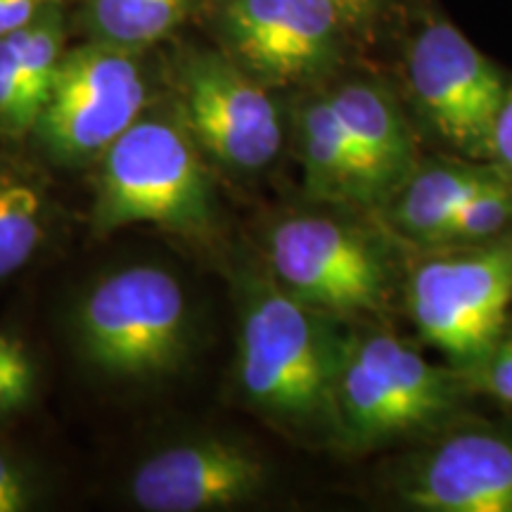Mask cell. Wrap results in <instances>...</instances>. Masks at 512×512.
I'll return each mask as SVG.
<instances>
[{
    "instance_id": "obj_1",
    "label": "cell",
    "mask_w": 512,
    "mask_h": 512,
    "mask_svg": "<svg viewBox=\"0 0 512 512\" xmlns=\"http://www.w3.org/2000/svg\"><path fill=\"white\" fill-rule=\"evenodd\" d=\"M238 389L264 418L335 434L344 339L337 316L304 304L271 273L245 268L238 285Z\"/></svg>"
},
{
    "instance_id": "obj_2",
    "label": "cell",
    "mask_w": 512,
    "mask_h": 512,
    "mask_svg": "<svg viewBox=\"0 0 512 512\" xmlns=\"http://www.w3.org/2000/svg\"><path fill=\"white\" fill-rule=\"evenodd\" d=\"M202 157L176 100L171 107H147L98 159L93 228L107 235L155 226L185 240H207L216 226V197Z\"/></svg>"
},
{
    "instance_id": "obj_3",
    "label": "cell",
    "mask_w": 512,
    "mask_h": 512,
    "mask_svg": "<svg viewBox=\"0 0 512 512\" xmlns=\"http://www.w3.org/2000/svg\"><path fill=\"white\" fill-rule=\"evenodd\" d=\"M192 309L174 271L133 264L102 275L74 309L76 354L114 382H152L178 373L192 349Z\"/></svg>"
},
{
    "instance_id": "obj_4",
    "label": "cell",
    "mask_w": 512,
    "mask_h": 512,
    "mask_svg": "<svg viewBox=\"0 0 512 512\" xmlns=\"http://www.w3.org/2000/svg\"><path fill=\"white\" fill-rule=\"evenodd\" d=\"M456 370L427 361L384 330L344 339L335 382V437L373 446L444 420L463 394Z\"/></svg>"
},
{
    "instance_id": "obj_5",
    "label": "cell",
    "mask_w": 512,
    "mask_h": 512,
    "mask_svg": "<svg viewBox=\"0 0 512 512\" xmlns=\"http://www.w3.org/2000/svg\"><path fill=\"white\" fill-rule=\"evenodd\" d=\"M150 107L140 50L93 41L64 50L31 138L57 166H86Z\"/></svg>"
},
{
    "instance_id": "obj_6",
    "label": "cell",
    "mask_w": 512,
    "mask_h": 512,
    "mask_svg": "<svg viewBox=\"0 0 512 512\" xmlns=\"http://www.w3.org/2000/svg\"><path fill=\"white\" fill-rule=\"evenodd\" d=\"M406 304L422 339L456 373L472 368L510 323L512 242L437 249L411 271Z\"/></svg>"
},
{
    "instance_id": "obj_7",
    "label": "cell",
    "mask_w": 512,
    "mask_h": 512,
    "mask_svg": "<svg viewBox=\"0 0 512 512\" xmlns=\"http://www.w3.org/2000/svg\"><path fill=\"white\" fill-rule=\"evenodd\" d=\"M268 273L304 304L332 316L380 311L392 268L380 240L330 214H290L266 238Z\"/></svg>"
},
{
    "instance_id": "obj_8",
    "label": "cell",
    "mask_w": 512,
    "mask_h": 512,
    "mask_svg": "<svg viewBox=\"0 0 512 512\" xmlns=\"http://www.w3.org/2000/svg\"><path fill=\"white\" fill-rule=\"evenodd\" d=\"M174 100L202 155L223 169L254 174L283 147V119L268 88L226 53L185 55Z\"/></svg>"
},
{
    "instance_id": "obj_9",
    "label": "cell",
    "mask_w": 512,
    "mask_h": 512,
    "mask_svg": "<svg viewBox=\"0 0 512 512\" xmlns=\"http://www.w3.org/2000/svg\"><path fill=\"white\" fill-rule=\"evenodd\" d=\"M406 76L418 110L460 155L486 159L510 81L463 31L430 19L406 53Z\"/></svg>"
},
{
    "instance_id": "obj_10",
    "label": "cell",
    "mask_w": 512,
    "mask_h": 512,
    "mask_svg": "<svg viewBox=\"0 0 512 512\" xmlns=\"http://www.w3.org/2000/svg\"><path fill=\"white\" fill-rule=\"evenodd\" d=\"M349 17L337 0H219L226 55L271 86L318 79L335 64Z\"/></svg>"
},
{
    "instance_id": "obj_11",
    "label": "cell",
    "mask_w": 512,
    "mask_h": 512,
    "mask_svg": "<svg viewBox=\"0 0 512 512\" xmlns=\"http://www.w3.org/2000/svg\"><path fill=\"white\" fill-rule=\"evenodd\" d=\"M268 465L238 439L207 434L166 444L140 460L128 498L145 512H209L254 501Z\"/></svg>"
},
{
    "instance_id": "obj_12",
    "label": "cell",
    "mask_w": 512,
    "mask_h": 512,
    "mask_svg": "<svg viewBox=\"0 0 512 512\" xmlns=\"http://www.w3.org/2000/svg\"><path fill=\"white\" fill-rule=\"evenodd\" d=\"M401 501L425 512H512V430L472 425L439 439L399 479Z\"/></svg>"
},
{
    "instance_id": "obj_13",
    "label": "cell",
    "mask_w": 512,
    "mask_h": 512,
    "mask_svg": "<svg viewBox=\"0 0 512 512\" xmlns=\"http://www.w3.org/2000/svg\"><path fill=\"white\" fill-rule=\"evenodd\" d=\"M328 100L356 147L373 204H387L418 166L411 124L382 83L347 81Z\"/></svg>"
},
{
    "instance_id": "obj_14",
    "label": "cell",
    "mask_w": 512,
    "mask_h": 512,
    "mask_svg": "<svg viewBox=\"0 0 512 512\" xmlns=\"http://www.w3.org/2000/svg\"><path fill=\"white\" fill-rule=\"evenodd\" d=\"M67 50L60 5L27 27L0 36V138H31Z\"/></svg>"
},
{
    "instance_id": "obj_15",
    "label": "cell",
    "mask_w": 512,
    "mask_h": 512,
    "mask_svg": "<svg viewBox=\"0 0 512 512\" xmlns=\"http://www.w3.org/2000/svg\"><path fill=\"white\" fill-rule=\"evenodd\" d=\"M297 143L311 197L328 204H373L366 171L328 93L299 107Z\"/></svg>"
},
{
    "instance_id": "obj_16",
    "label": "cell",
    "mask_w": 512,
    "mask_h": 512,
    "mask_svg": "<svg viewBox=\"0 0 512 512\" xmlns=\"http://www.w3.org/2000/svg\"><path fill=\"white\" fill-rule=\"evenodd\" d=\"M498 176L494 164L430 162L418 164L394 192L387 219L406 240L430 247L437 233L477 190Z\"/></svg>"
},
{
    "instance_id": "obj_17",
    "label": "cell",
    "mask_w": 512,
    "mask_h": 512,
    "mask_svg": "<svg viewBox=\"0 0 512 512\" xmlns=\"http://www.w3.org/2000/svg\"><path fill=\"white\" fill-rule=\"evenodd\" d=\"M48 223L46 174L29 159L0 150V280L34 259L48 238Z\"/></svg>"
},
{
    "instance_id": "obj_18",
    "label": "cell",
    "mask_w": 512,
    "mask_h": 512,
    "mask_svg": "<svg viewBox=\"0 0 512 512\" xmlns=\"http://www.w3.org/2000/svg\"><path fill=\"white\" fill-rule=\"evenodd\" d=\"M197 0H86L83 17L95 41L143 50L181 27Z\"/></svg>"
},
{
    "instance_id": "obj_19",
    "label": "cell",
    "mask_w": 512,
    "mask_h": 512,
    "mask_svg": "<svg viewBox=\"0 0 512 512\" xmlns=\"http://www.w3.org/2000/svg\"><path fill=\"white\" fill-rule=\"evenodd\" d=\"M512 223V185L498 174L494 181L463 202L453 219L439 230L430 249L477 247L498 240Z\"/></svg>"
},
{
    "instance_id": "obj_20",
    "label": "cell",
    "mask_w": 512,
    "mask_h": 512,
    "mask_svg": "<svg viewBox=\"0 0 512 512\" xmlns=\"http://www.w3.org/2000/svg\"><path fill=\"white\" fill-rule=\"evenodd\" d=\"M38 366L22 337L0 330V415H15L34 401Z\"/></svg>"
},
{
    "instance_id": "obj_21",
    "label": "cell",
    "mask_w": 512,
    "mask_h": 512,
    "mask_svg": "<svg viewBox=\"0 0 512 512\" xmlns=\"http://www.w3.org/2000/svg\"><path fill=\"white\" fill-rule=\"evenodd\" d=\"M465 389L486 394L498 403L512 406V325L501 332L494 347L472 368L458 373Z\"/></svg>"
},
{
    "instance_id": "obj_22",
    "label": "cell",
    "mask_w": 512,
    "mask_h": 512,
    "mask_svg": "<svg viewBox=\"0 0 512 512\" xmlns=\"http://www.w3.org/2000/svg\"><path fill=\"white\" fill-rule=\"evenodd\" d=\"M43 486L34 465L0 448V512L36 510L43 501Z\"/></svg>"
},
{
    "instance_id": "obj_23",
    "label": "cell",
    "mask_w": 512,
    "mask_h": 512,
    "mask_svg": "<svg viewBox=\"0 0 512 512\" xmlns=\"http://www.w3.org/2000/svg\"><path fill=\"white\" fill-rule=\"evenodd\" d=\"M489 162L496 171L512 185V81L505 95L501 112H498L494 136H491V155Z\"/></svg>"
},
{
    "instance_id": "obj_24",
    "label": "cell",
    "mask_w": 512,
    "mask_h": 512,
    "mask_svg": "<svg viewBox=\"0 0 512 512\" xmlns=\"http://www.w3.org/2000/svg\"><path fill=\"white\" fill-rule=\"evenodd\" d=\"M57 5L60 0H0V36L27 27Z\"/></svg>"
},
{
    "instance_id": "obj_25",
    "label": "cell",
    "mask_w": 512,
    "mask_h": 512,
    "mask_svg": "<svg viewBox=\"0 0 512 512\" xmlns=\"http://www.w3.org/2000/svg\"><path fill=\"white\" fill-rule=\"evenodd\" d=\"M339 5H342V10L347 12L349 22H361V19H366L370 12L375 10V5L380 3V0H337Z\"/></svg>"
}]
</instances>
